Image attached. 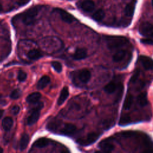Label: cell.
Returning a JSON list of instances; mask_svg holds the SVG:
<instances>
[{
    "label": "cell",
    "instance_id": "cell-1",
    "mask_svg": "<svg viewBox=\"0 0 153 153\" xmlns=\"http://www.w3.org/2000/svg\"><path fill=\"white\" fill-rule=\"evenodd\" d=\"M41 6L36 5L27 9L20 14V16L22 22L26 25H33L36 21V17L38 15Z\"/></svg>",
    "mask_w": 153,
    "mask_h": 153
},
{
    "label": "cell",
    "instance_id": "cell-2",
    "mask_svg": "<svg viewBox=\"0 0 153 153\" xmlns=\"http://www.w3.org/2000/svg\"><path fill=\"white\" fill-rule=\"evenodd\" d=\"M105 39L108 48L111 50L119 48L128 44V40L124 36H107Z\"/></svg>",
    "mask_w": 153,
    "mask_h": 153
},
{
    "label": "cell",
    "instance_id": "cell-3",
    "mask_svg": "<svg viewBox=\"0 0 153 153\" xmlns=\"http://www.w3.org/2000/svg\"><path fill=\"white\" fill-rule=\"evenodd\" d=\"M139 32L143 36H153V25L149 22H143L139 26Z\"/></svg>",
    "mask_w": 153,
    "mask_h": 153
},
{
    "label": "cell",
    "instance_id": "cell-4",
    "mask_svg": "<svg viewBox=\"0 0 153 153\" xmlns=\"http://www.w3.org/2000/svg\"><path fill=\"white\" fill-rule=\"evenodd\" d=\"M100 134L97 133H89L85 138L84 139H80L79 140H78V143H80L82 145H84V146H87V145H91L92 143H93L94 142H95L99 137Z\"/></svg>",
    "mask_w": 153,
    "mask_h": 153
},
{
    "label": "cell",
    "instance_id": "cell-5",
    "mask_svg": "<svg viewBox=\"0 0 153 153\" xmlns=\"http://www.w3.org/2000/svg\"><path fill=\"white\" fill-rule=\"evenodd\" d=\"M99 147L102 151L111 152L112 151V150L114 149V145L112 143V141L111 140V139L108 138L105 139L103 140H102L99 143Z\"/></svg>",
    "mask_w": 153,
    "mask_h": 153
},
{
    "label": "cell",
    "instance_id": "cell-6",
    "mask_svg": "<svg viewBox=\"0 0 153 153\" xmlns=\"http://www.w3.org/2000/svg\"><path fill=\"white\" fill-rule=\"evenodd\" d=\"M56 10L59 13L60 18L63 22L68 23H71L74 21L75 18L74 16L66 11L61 8H57Z\"/></svg>",
    "mask_w": 153,
    "mask_h": 153
},
{
    "label": "cell",
    "instance_id": "cell-7",
    "mask_svg": "<svg viewBox=\"0 0 153 153\" xmlns=\"http://www.w3.org/2000/svg\"><path fill=\"white\" fill-rule=\"evenodd\" d=\"M139 60L145 69L147 70L153 69V60L146 56H140Z\"/></svg>",
    "mask_w": 153,
    "mask_h": 153
},
{
    "label": "cell",
    "instance_id": "cell-8",
    "mask_svg": "<svg viewBox=\"0 0 153 153\" xmlns=\"http://www.w3.org/2000/svg\"><path fill=\"white\" fill-rule=\"evenodd\" d=\"M79 7L85 12H91L94 10L95 4L92 0H84L80 3Z\"/></svg>",
    "mask_w": 153,
    "mask_h": 153
},
{
    "label": "cell",
    "instance_id": "cell-9",
    "mask_svg": "<svg viewBox=\"0 0 153 153\" xmlns=\"http://www.w3.org/2000/svg\"><path fill=\"white\" fill-rule=\"evenodd\" d=\"M76 126L72 124L67 123L64 125L60 130V133L65 135H71L73 134L76 130Z\"/></svg>",
    "mask_w": 153,
    "mask_h": 153
},
{
    "label": "cell",
    "instance_id": "cell-10",
    "mask_svg": "<svg viewBox=\"0 0 153 153\" xmlns=\"http://www.w3.org/2000/svg\"><path fill=\"white\" fill-rule=\"evenodd\" d=\"M40 114L39 110L33 109L30 115L29 116L27 120V123L28 125H32L35 124L39 119Z\"/></svg>",
    "mask_w": 153,
    "mask_h": 153
},
{
    "label": "cell",
    "instance_id": "cell-11",
    "mask_svg": "<svg viewBox=\"0 0 153 153\" xmlns=\"http://www.w3.org/2000/svg\"><path fill=\"white\" fill-rule=\"evenodd\" d=\"M86 57H87V51L85 48H77L73 54V58L76 60L84 59Z\"/></svg>",
    "mask_w": 153,
    "mask_h": 153
},
{
    "label": "cell",
    "instance_id": "cell-12",
    "mask_svg": "<svg viewBox=\"0 0 153 153\" xmlns=\"http://www.w3.org/2000/svg\"><path fill=\"white\" fill-rule=\"evenodd\" d=\"M78 76L81 81L84 83H86L90 80L91 78V73L88 69H84L79 71Z\"/></svg>",
    "mask_w": 153,
    "mask_h": 153
},
{
    "label": "cell",
    "instance_id": "cell-13",
    "mask_svg": "<svg viewBox=\"0 0 153 153\" xmlns=\"http://www.w3.org/2000/svg\"><path fill=\"white\" fill-rule=\"evenodd\" d=\"M136 0H133L130 2H129L125 8V14L126 16L128 17H132L133 15V13L134 12L135 6H136Z\"/></svg>",
    "mask_w": 153,
    "mask_h": 153
},
{
    "label": "cell",
    "instance_id": "cell-14",
    "mask_svg": "<svg viewBox=\"0 0 153 153\" xmlns=\"http://www.w3.org/2000/svg\"><path fill=\"white\" fill-rule=\"evenodd\" d=\"M27 56L29 59L37 60L42 56V53L38 49H32L28 51Z\"/></svg>",
    "mask_w": 153,
    "mask_h": 153
},
{
    "label": "cell",
    "instance_id": "cell-15",
    "mask_svg": "<svg viewBox=\"0 0 153 153\" xmlns=\"http://www.w3.org/2000/svg\"><path fill=\"white\" fill-rule=\"evenodd\" d=\"M69 96V90L67 87H64L62 90L59 97L57 100V104L59 105H61L63 103V102L66 100Z\"/></svg>",
    "mask_w": 153,
    "mask_h": 153
},
{
    "label": "cell",
    "instance_id": "cell-16",
    "mask_svg": "<svg viewBox=\"0 0 153 153\" xmlns=\"http://www.w3.org/2000/svg\"><path fill=\"white\" fill-rule=\"evenodd\" d=\"M127 51L125 50H120L117 51L112 56V60L115 62L121 61L126 56Z\"/></svg>",
    "mask_w": 153,
    "mask_h": 153
},
{
    "label": "cell",
    "instance_id": "cell-17",
    "mask_svg": "<svg viewBox=\"0 0 153 153\" xmlns=\"http://www.w3.org/2000/svg\"><path fill=\"white\" fill-rule=\"evenodd\" d=\"M41 97V94L38 92H34L29 94L27 98L26 101L29 103H37Z\"/></svg>",
    "mask_w": 153,
    "mask_h": 153
},
{
    "label": "cell",
    "instance_id": "cell-18",
    "mask_svg": "<svg viewBox=\"0 0 153 153\" xmlns=\"http://www.w3.org/2000/svg\"><path fill=\"white\" fill-rule=\"evenodd\" d=\"M50 81V78L48 76L44 75L42 76L38 82L37 88L38 89H43L45 87Z\"/></svg>",
    "mask_w": 153,
    "mask_h": 153
},
{
    "label": "cell",
    "instance_id": "cell-19",
    "mask_svg": "<svg viewBox=\"0 0 153 153\" xmlns=\"http://www.w3.org/2000/svg\"><path fill=\"white\" fill-rule=\"evenodd\" d=\"M118 85V84L116 82L111 81L104 87V91L107 93L111 94L116 90Z\"/></svg>",
    "mask_w": 153,
    "mask_h": 153
},
{
    "label": "cell",
    "instance_id": "cell-20",
    "mask_svg": "<svg viewBox=\"0 0 153 153\" xmlns=\"http://www.w3.org/2000/svg\"><path fill=\"white\" fill-rule=\"evenodd\" d=\"M29 142V136L26 133H23L22 135L20 141V149L23 151L27 147Z\"/></svg>",
    "mask_w": 153,
    "mask_h": 153
},
{
    "label": "cell",
    "instance_id": "cell-21",
    "mask_svg": "<svg viewBox=\"0 0 153 153\" xmlns=\"http://www.w3.org/2000/svg\"><path fill=\"white\" fill-rule=\"evenodd\" d=\"M13 125V119L10 117H5L3 119L2 126L5 131H9Z\"/></svg>",
    "mask_w": 153,
    "mask_h": 153
},
{
    "label": "cell",
    "instance_id": "cell-22",
    "mask_svg": "<svg viewBox=\"0 0 153 153\" xmlns=\"http://www.w3.org/2000/svg\"><path fill=\"white\" fill-rule=\"evenodd\" d=\"M147 97H148V96H147L146 92H143V93H142L140 94H139V96H137V100L139 105L141 106H146L148 103Z\"/></svg>",
    "mask_w": 153,
    "mask_h": 153
},
{
    "label": "cell",
    "instance_id": "cell-23",
    "mask_svg": "<svg viewBox=\"0 0 153 153\" xmlns=\"http://www.w3.org/2000/svg\"><path fill=\"white\" fill-rule=\"evenodd\" d=\"M49 139L45 137H42L36 140L34 143V145L38 148H44L47 146L49 144Z\"/></svg>",
    "mask_w": 153,
    "mask_h": 153
},
{
    "label": "cell",
    "instance_id": "cell-24",
    "mask_svg": "<svg viewBox=\"0 0 153 153\" xmlns=\"http://www.w3.org/2000/svg\"><path fill=\"white\" fill-rule=\"evenodd\" d=\"M105 15V14L104 11L102 9H99L93 13L92 16V18L93 19H94L97 22H100L104 18Z\"/></svg>",
    "mask_w": 153,
    "mask_h": 153
},
{
    "label": "cell",
    "instance_id": "cell-25",
    "mask_svg": "<svg viewBox=\"0 0 153 153\" xmlns=\"http://www.w3.org/2000/svg\"><path fill=\"white\" fill-rule=\"evenodd\" d=\"M133 101V97L131 94H128L124 100L123 103V108L126 110H128L130 108Z\"/></svg>",
    "mask_w": 153,
    "mask_h": 153
},
{
    "label": "cell",
    "instance_id": "cell-26",
    "mask_svg": "<svg viewBox=\"0 0 153 153\" xmlns=\"http://www.w3.org/2000/svg\"><path fill=\"white\" fill-rule=\"evenodd\" d=\"M60 125V122L57 120L51 121L48 123V124L47 126V128L48 130L51 131H55L57 129Z\"/></svg>",
    "mask_w": 153,
    "mask_h": 153
},
{
    "label": "cell",
    "instance_id": "cell-27",
    "mask_svg": "<svg viewBox=\"0 0 153 153\" xmlns=\"http://www.w3.org/2000/svg\"><path fill=\"white\" fill-rule=\"evenodd\" d=\"M131 121V118L128 114H125L123 116H121L120 120V124L121 126H124L128 124Z\"/></svg>",
    "mask_w": 153,
    "mask_h": 153
},
{
    "label": "cell",
    "instance_id": "cell-28",
    "mask_svg": "<svg viewBox=\"0 0 153 153\" xmlns=\"http://www.w3.org/2000/svg\"><path fill=\"white\" fill-rule=\"evenodd\" d=\"M51 66H53V68H54V69L60 73L62 72V64L59 62H57V61H54V62H51Z\"/></svg>",
    "mask_w": 153,
    "mask_h": 153
},
{
    "label": "cell",
    "instance_id": "cell-29",
    "mask_svg": "<svg viewBox=\"0 0 153 153\" xmlns=\"http://www.w3.org/2000/svg\"><path fill=\"white\" fill-rule=\"evenodd\" d=\"M22 94V91L19 89H16L13 90L11 94H10V97L13 99H17L20 97Z\"/></svg>",
    "mask_w": 153,
    "mask_h": 153
},
{
    "label": "cell",
    "instance_id": "cell-30",
    "mask_svg": "<svg viewBox=\"0 0 153 153\" xmlns=\"http://www.w3.org/2000/svg\"><path fill=\"white\" fill-rule=\"evenodd\" d=\"M27 78V74L23 71H20L18 73L17 78L20 81H24Z\"/></svg>",
    "mask_w": 153,
    "mask_h": 153
},
{
    "label": "cell",
    "instance_id": "cell-31",
    "mask_svg": "<svg viewBox=\"0 0 153 153\" xmlns=\"http://www.w3.org/2000/svg\"><path fill=\"white\" fill-rule=\"evenodd\" d=\"M139 74H140V69H136L134 71V73H133L132 76L131 77L130 82H136V81L137 80L138 76H139Z\"/></svg>",
    "mask_w": 153,
    "mask_h": 153
},
{
    "label": "cell",
    "instance_id": "cell-32",
    "mask_svg": "<svg viewBox=\"0 0 153 153\" xmlns=\"http://www.w3.org/2000/svg\"><path fill=\"white\" fill-rule=\"evenodd\" d=\"M140 42L144 44L153 45V39L151 38H142Z\"/></svg>",
    "mask_w": 153,
    "mask_h": 153
},
{
    "label": "cell",
    "instance_id": "cell-33",
    "mask_svg": "<svg viewBox=\"0 0 153 153\" xmlns=\"http://www.w3.org/2000/svg\"><path fill=\"white\" fill-rule=\"evenodd\" d=\"M142 153H153V147L149 145L146 146Z\"/></svg>",
    "mask_w": 153,
    "mask_h": 153
},
{
    "label": "cell",
    "instance_id": "cell-34",
    "mask_svg": "<svg viewBox=\"0 0 153 153\" xmlns=\"http://www.w3.org/2000/svg\"><path fill=\"white\" fill-rule=\"evenodd\" d=\"M19 111H20V108L19 106H17V105L14 106L11 109V112L14 115H17L19 114Z\"/></svg>",
    "mask_w": 153,
    "mask_h": 153
},
{
    "label": "cell",
    "instance_id": "cell-35",
    "mask_svg": "<svg viewBox=\"0 0 153 153\" xmlns=\"http://www.w3.org/2000/svg\"><path fill=\"white\" fill-rule=\"evenodd\" d=\"M29 1H30V0H17L18 3L20 5H25V4H27Z\"/></svg>",
    "mask_w": 153,
    "mask_h": 153
},
{
    "label": "cell",
    "instance_id": "cell-36",
    "mask_svg": "<svg viewBox=\"0 0 153 153\" xmlns=\"http://www.w3.org/2000/svg\"><path fill=\"white\" fill-rule=\"evenodd\" d=\"M94 153H111V152H105V151H103L101 150L100 151H96Z\"/></svg>",
    "mask_w": 153,
    "mask_h": 153
},
{
    "label": "cell",
    "instance_id": "cell-37",
    "mask_svg": "<svg viewBox=\"0 0 153 153\" xmlns=\"http://www.w3.org/2000/svg\"><path fill=\"white\" fill-rule=\"evenodd\" d=\"M3 114H4V111L2 109H0V118H1Z\"/></svg>",
    "mask_w": 153,
    "mask_h": 153
},
{
    "label": "cell",
    "instance_id": "cell-38",
    "mask_svg": "<svg viewBox=\"0 0 153 153\" xmlns=\"http://www.w3.org/2000/svg\"><path fill=\"white\" fill-rule=\"evenodd\" d=\"M61 153H69V152L68 151H66V150H63V151H62V152Z\"/></svg>",
    "mask_w": 153,
    "mask_h": 153
},
{
    "label": "cell",
    "instance_id": "cell-39",
    "mask_svg": "<svg viewBox=\"0 0 153 153\" xmlns=\"http://www.w3.org/2000/svg\"><path fill=\"white\" fill-rule=\"evenodd\" d=\"M0 153H4V151H3V149L0 147Z\"/></svg>",
    "mask_w": 153,
    "mask_h": 153
},
{
    "label": "cell",
    "instance_id": "cell-40",
    "mask_svg": "<svg viewBox=\"0 0 153 153\" xmlns=\"http://www.w3.org/2000/svg\"><path fill=\"white\" fill-rule=\"evenodd\" d=\"M2 10V5H1V4H0V12H1Z\"/></svg>",
    "mask_w": 153,
    "mask_h": 153
},
{
    "label": "cell",
    "instance_id": "cell-41",
    "mask_svg": "<svg viewBox=\"0 0 153 153\" xmlns=\"http://www.w3.org/2000/svg\"><path fill=\"white\" fill-rule=\"evenodd\" d=\"M151 4H152V6L153 7V0H152V2H151Z\"/></svg>",
    "mask_w": 153,
    "mask_h": 153
}]
</instances>
